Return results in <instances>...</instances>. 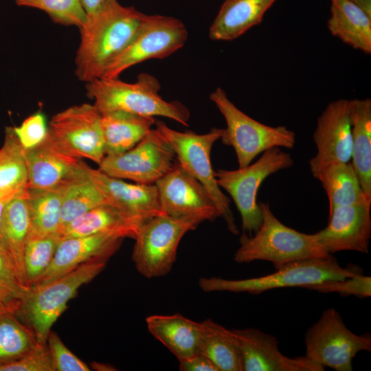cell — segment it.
Returning <instances> with one entry per match:
<instances>
[{
    "label": "cell",
    "instance_id": "obj_32",
    "mask_svg": "<svg viewBox=\"0 0 371 371\" xmlns=\"http://www.w3.org/2000/svg\"><path fill=\"white\" fill-rule=\"evenodd\" d=\"M27 186L25 150L12 127H7L0 148V197L22 192Z\"/></svg>",
    "mask_w": 371,
    "mask_h": 371
},
{
    "label": "cell",
    "instance_id": "obj_10",
    "mask_svg": "<svg viewBox=\"0 0 371 371\" xmlns=\"http://www.w3.org/2000/svg\"><path fill=\"white\" fill-rule=\"evenodd\" d=\"M306 356L336 371L352 370V359L361 351H371V335L349 330L333 308L325 310L305 335Z\"/></svg>",
    "mask_w": 371,
    "mask_h": 371
},
{
    "label": "cell",
    "instance_id": "obj_35",
    "mask_svg": "<svg viewBox=\"0 0 371 371\" xmlns=\"http://www.w3.org/2000/svg\"><path fill=\"white\" fill-rule=\"evenodd\" d=\"M21 7L36 8L47 13L53 21L79 30L87 19L80 0H14Z\"/></svg>",
    "mask_w": 371,
    "mask_h": 371
},
{
    "label": "cell",
    "instance_id": "obj_38",
    "mask_svg": "<svg viewBox=\"0 0 371 371\" xmlns=\"http://www.w3.org/2000/svg\"><path fill=\"white\" fill-rule=\"evenodd\" d=\"M46 344L54 371H89L88 365L76 356L51 330Z\"/></svg>",
    "mask_w": 371,
    "mask_h": 371
},
{
    "label": "cell",
    "instance_id": "obj_7",
    "mask_svg": "<svg viewBox=\"0 0 371 371\" xmlns=\"http://www.w3.org/2000/svg\"><path fill=\"white\" fill-rule=\"evenodd\" d=\"M155 124L172 148L179 164L205 188L229 231L238 235L230 201L217 184L210 159L212 148L221 138V128H213L207 133L197 134L175 131L161 120H155Z\"/></svg>",
    "mask_w": 371,
    "mask_h": 371
},
{
    "label": "cell",
    "instance_id": "obj_5",
    "mask_svg": "<svg viewBox=\"0 0 371 371\" xmlns=\"http://www.w3.org/2000/svg\"><path fill=\"white\" fill-rule=\"evenodd\" d=\"M113 254L98 256L56 280L30 287L19 313L33 328L39 341L46 343L52 326L65 311L69 301L82 285L104 270Z\"/></svg>",
    "mask_w": 371,
    "mask_h": 371
},
{
    "label": "cell",
    "instance_id": "obj_23",
    "mask_svg": "<svg viewBox=\"0 0 371 371\" xmlns=\"http://www.w3.org/2000/svg\"><path fill=\"white\" fill-rule=\"evenodd\" d=\"M276 0H225L209 30L213 41H232L258 25Z\"/></svg>",
    "mask_w": 371,
    "mask_h": 371
},
{
    "label": "cell",
    "instance_id": "obj_9",
    "mask_svg": "<svg viewBox=\"0 0 371 371\" xmlns=\"http://www.w3.org/2000/svg\"><path fill=\"white\" fill-rule=\"evenodd\" d=\"M293 165L290 154L274 147L245 168L214 171L217 184L230 195L240 213L244 234L252 236L261 225L262 214L256 196L262 183L271 175Z\"/></svg>",
    "mask_w": 371,
    "mask_h": 371
},
{
    "label": "cell",
    "instance_id": "obj_27",
    "mask_svg": "<svg viewBox=\"0 0 371 371\" xmlns=\"http://www.w3.org/2000/svg\"><path fill=\"white\" fill-rule=\"evenodd\" d=\"M330 33L354 49L371 52V16L350 0H331Z\"/></svg>",
    "mask_w": 371,
    "mask_h": 371
},
{
    "label": "cell",
    "instance_id": "obj_42",
    "mask_svg": "<svg viewBox=\"0 0 371 371\" xmlns=\"http://www.w3.org/2000/svg\"><path fill=\"white\" fill-rule=\"evenodd\" d=\"M18 194L0 197V246L3 247L4 249H5V247H4L3 240V223L5 210L8 203Z\"/></svg>",
    "mask_w": 371,
    "mask_h": 371
},
{
    "label": "cell",
    "instance_id": "obj_3",
    "mask_svg": "<svg viewBox=\"0 0 371 371\" xmlns=\"http://www.w3.org/2000/svg\"><path fill=\"white\" fill-rule=\"evenodd\" d=\"M158 80L148 74H140L133 83L115 78H100L86 85L87 95L102 114L121 111L143 116H161L188 126L190 113L178 101L168 102L159 94Z\"/></svg>",
    "mask_w": 371,
    "mask_h": 371
},
{
    "label": "cell",
    "instance_id": "obj_20",
    "mask_svg": "<svg viewBox=\"0 0 371 371\" xmlns=\"http://www.w3.org/2000/svg\"><path fill=\"white\" fill-rule=\"evenodd\" d=\"M123 239L115 234L99 233L60 240L49 267L32 286L56 280L98 256L115 253Z\"/></svg>",
    "mask_w": 371,
    "mask_h": 371
},
{
    "label": "cell",
    "instance_id": "obj_15",
    "mask_svg": "<svg viewBox=\"0 0 371 371\" xmlns=\"http://www.w3.org/2000/svg\"><path fill=\"white\" fill-rule=\"evenodd\" d=\"M313 138L317 153L308 163L314 177L329 164L350 162L352 154L350 100L339 99L328 104L317 118Z\"/></svg>",
    "mask_w": 371,
    "mask_h": 371
},
{
    "label": "cell",
    "instance_id": "obj_13",
    "mask_svg": "<svg viewBox=\"0 0 371 371\" xmlns=\"http://www.w3.org/2000/svg\"><path fill=\"white\" fill-rule=\"evenodd\" d=\"M176 161L172 148L155 128L128 150L106 155L98 165V170L110 177L137 183L155 184Z\"/></svg>",
    "mask_w": 371,
    "mask_h": 371
},
{
    "label": "cell",
    "instance_id": "obj_14",
    "mask_svg": "<svg viewBox=\"0 0 371 371\" xmlns=\"http://www.w3.org/2000/svg\"><path fill=\"white\" fill-rule=\"evenodd\" d=\"M156 186L163 213L172 217H196L213 221L221 217L203 185L177 161Z\"/></svg>",
    "mask_w": 371,
    "mask_h": 371
},
{
    "label": "cell",
    "instance_id": "obj_36",
    "mask_svg": "<svg viewBox=\"0 0 371 371\" xmlns=\"http://www.w3.org/2000/svg\"><path fill=\"white\" fill-rule=\"evenodd\" d=\"M30 289L20 282L7 252L0 246V311L19 313Z\"/></svg>",
    "mask_w": 371,
    "mask_h": 371
},
{
    "label": "cell",
    "instance_id": "obj_29",
    "mask_svg": "<svg viewBox=\"0 0 371 371\" xmlns=\"http://www.w3.org/2000/svg\"><path fill=\"white\" fill-rule=\"evenodd\" d=\"M328 199L329 214L336 207L371 202L366 196L358 175L351 162L333 163L322 168L315 176Z\"/></svg>",
    "mask_w": 371,
    "mask_h": 371
},
{
    "label": "cell",
    "instance_id": "obj_17",
    "mask_svg": "<svg viewBox=\"0 0 371 371\" xmlns=\"http://www.w3.org/2000/svg\"><path fill=\"white\" fill-rule=\"evenodd\" d=\"M241 350L243 371H324L306 356L289 357L278 348L276 337L259 329H232Z\"/></svg>",
    "mask_w": 371,
    "mask_h": 371
},
{
    "label": "cell",
    "instance_id": "obj_24",
    "mask_svg": "<svg viewBox=\"0 0 371 371\" xmlns=\"http://www.w3.org/2000/svg\"><path fill=\"white\" fill-rule=\"evenodd\" d=\"M106 155L122 153L134 147L152 129L153 117L116 111L101 114Z\"/></svg>",
    "mask_w": 371,
    "mask_h": 371
},
{
    "label": "cell",
    "instance_id": "obj_8",
    "mask_svg": "<svg viewBox=\"0 0 371 371\" xmlns=\"http://www.w3.org/2000/svg\"><path fill=\"white\" fill-rule=\"evenodd\" d=\"M203 222L196 217H172L161 214L146 221L135 238L132 261L146 278L164 276L176 260L179 244L183 236Z\"/></svg>",
    "mask_w": 371,
    "mask_h": 371
},
{
    "label": "cell",
    "instance_id": "obj_11",
    "mask_svg": "<svg viewBox=\"0 0 371 371\" xmlns=\"http://www.w3.org/2000/svg\"><path fill=\"white\" fill-rule=\"evenodd\" d=\"M100 120L93 104L72 106L52 117L46 137L65 154L99 165L105 157Z\"/></svg>",
    "mask_w": 371,
    "mask_h": 371
},
{
    "label": "cell",
    "instance_id": "obj_37",
    "mask_svg": "<svg viewBox=\"0 0 371 371\" xmlns=\"http://www.w3.org/2000/svg\"><path fill=\"white\" fill-rule=\"evenodd\" d=\"M306 289L322 293H338L342 296L352 295L358 297H368L371 296V278L358 273L344 280L322 282Z\"/></svg>",
    "mask_w": 371,
    "mask_h": 371
},
{
    "label": "cell",
    "instance_id": "obj_30",
    "mask_svg": "<svg viewBox=\"0 0 371 371\" xmlns=\"http://www.w3.org/2000/svg\"><path fill=\"white\" fill-rule=\"evenodd\" d=\"M62 186L25 190L30 227L28 236H46L58 233L62 207Z\"/></svg>",
    "mask_w": 371,
    "mask_h": 371
},
{
    "label": "cell",
    "instance_id": "obj_34",
    "mask_svg": "<svg viewBox=\"0 0 371 371\" xmlns=\"http://www.w3.org/2000/svg\"><path fill=\"white\" fill-rule=\"evenodd\" d=\"M60 240L58 233L46 236H27L24 263L30 288L49 267Z\"/></svg>",
    "mask_w": 371,
    "mask_h": 371
},
{
    "label": "cell",
    "instance_id": "obj_4",
    "mask_svg": "<svg viewBox=\"0 0 371 371\" xmlns=\"http://www.w3.org/2000/svg\"><path fill=\"white\" fill-rule=\"evenodd\" d=\"M360 273L352 268L341 267L332 255L291 262L276 271L260 277L227 280L221 278H201L199 286L204 292L227 291L260 294L284 287H303L329 280H344Z\"/></svg>",
    "mask_w": 371,
    "mask_h": 371
},
{
    "label": "cell",
    "instance_id": "obj_26",
    "mask_svg": "<svg viewBox=\"0 0 371 371\" xmlns=\"http://www.w3.org/2000/svg\"><path fill=\"white\" fill-rule=\"evenodd\" d=\"M25 190L14 197L5 207L3 223V240L5 249L19 280L24 286L30 289L24 263L25 244L30 227Z\"/></svg>",
    "mask_w": 371,
    "mask_h": 371
},
{
    "label": "cell",
    "instance_id": "obj_28",
    "mask_svg": "<svg viewBox=\"0 0 371 371\" xmlns=\"http://www.w3.org/2000/svg\"><path fill=\"white\" fill-rule=\"evenodd\" d=\"M201 324L199 353L207 357L218 371H243L240 348L232 330L211 319Z\"/></svg>",
    "mask_w": 371,
    "mask_h": 371
},
{
    "label": "cell",
    "instance_id": "obj_43",
    "mask_svg": "<svg viewBox=\"0 0 371 371\" xmlns=\"http://www.w3.org/2000/svg\"><path fill=\"white\" fill-rule=\"evenodd\" d=\"M111 0H80L81 4L86 12L87 15H89Z\"/></svg>",
    "mask_w": 371,
    "mask_h": 371
},
{
    "label": "cell",
    "instance_id": "obj_33",
    "mask_svg": "<svg viewBox=\"0 0 371 371\" xmlns=\"http://www.w3.org/2000/svg\"><path fill=\"white\" fill-rule=\"evenodd\" d=\"M15 314L0 315V363L20 358L43 343L28 324L14 317Z\"/></svg>",
    "mask_w": 371,
    "mask_h": 371
},
{
    "label": "cell",
    "instance_id": "obj_16",
    "mask_svg": "<svg viewBox=\"0 0 371 371\" xmlns=\"http://www.w3.org/2000/svg\"><path fill=\"white\" fill-rule=\"evenodd\" d=\"M371 202L336 207L329 214L327 226L314 234L329 254L342 251L369 252L371 237Z\"/></svg>",
    "mask_w": 371,
    "mask_h": 371
},
{
    "label": "cell",
    "instance_id": "obj_41",
    "mask_svg": "<svg viewBox=\"0 0 371 371\" xmlns=\"http://www.w3.org/2000/svg\"><path fill=\"white\" fill-rule=\"evenodd\" d=\"M179 363L181 371H218L215 365L201 353H197Z\"/></svg>",
    "mask_w": 371,
    "mask_h": 371
},
{
    "label": "cell",
    "instance_id": "obj_2",
    "mask_svg": "<svg viewBox=\"0 0 371 371\" xmlns=\"http://www.w3.org/2000/svg\"><path fill=\"white\" fill-rule=\"evenodd\" d=\"M262 223L253 236L243 234L234 260L239 264L256 260L271 262L276 269L301 260L331 256L320 245L314 234L300 232L283 224L272 212L268 203H258Z\"/></svg>",
    "mask_w": 371,
    "mask_h": 371
},
{
    "label": "cell",
    "instance_id": "obj_40",
    "mask_svg": "<svg viewBox=\"0 0 371 371\" xmlns=\"http://www.w3.org/2000/svg\"><path fill=\"white\" fill-rule=\"evenodd\" d=\"M22 147L32 148L41 144L46 137L48 126L44 114L36 112L23 120L19 126L12 127Z\"/></svg>",
    "mask_w": 371,
    "mask_h": 371
},
{
    "label": "cell",
    "instance_id": "obj_21",
    "mask_svg": "<svg viewBox=\"0 0 371 371\" xmlns=\"http://www.w3.org/2000/svg\"><path fill=\"white\" fill-rule=\"evenodd\" d=\"M145 222L111 205H99L75 218L58 232L61 240L99 233L135 238Z\"/></svg>",
    "mask_w": 371,
    "mask_h": 371
},
{
    "label": "cell",
    "instance_id": "obj_22",
    "mask_svg": "<svg viewBox=\"0 0 371 371\" xmlns=\"http://www.w3.org/2000/svg\"><path fill=\"white\" fill-rule=\"evenodd\" d=\"M150 334L179 361L199 353L202 326L181 314L152 315L146 318Z\"/></svg>",
    "mask_w": 371,
    "mask_h": 371
},
{
    "label": "cell",
    "instance_id": "obj_18",
    "mask_svg": "<svg viewBox=\"0 0 371 371\" xmlns=\"http://www.w3.org/2000/svg\"><path fill=\"white\" fill-rule=\"evenodd\" d=\"M25 150V149H24ZM27 188L59 187L81 175L87 166L57 148L47 137L38 145L25 150Z\"/></svg>",
    "mask_w": 371,
    "mask_h": 371
},
{
    "label": "cell",
    "instance_id": "obj_12",
    "mask_svg": "<svg viewBox=\"0 0 371 371\" xmlns=\"http://www.w3.org/2000/svg\"><path fill=\"white\" fill-rule=\"evenodd\" d=\"M188 36L186 25L179 19L146 15L135 36L109 65L102 78H118L122 72L139 63L165 58L181 48Z\"/></svg>",
    "mask_w": 371,
    "mask_h": 371
},
{
    "label": "cell",
    "instance_id": "obj_6",
    "mask_svg": "<svg viewBox=\"0 0 371 371\" xmlns=\"http://www.w3.org/2000/svg\"><path fill=\"white\" fill-rule=\"evenodd\" d=\"M226 122L221 128L223 144L232 146L236 155L239 168L249 166L260 153L274 148L294 147L295 133L285 126H271L251 118L228 98L225 91L216 88L210 95Z\"/></svg>",
    "mask_w": 371,
    "mask_h": 371
},
{
    "label": "cell",
    "instance_id": "obj_19",
    "mask_svg": "<svg viewBox=\"0 0 371 371\" xmlns=\"http://www.w3.org/2000/svg\"><path fill=\"white\" fill-rule=\"evenodd\" d=\"M87 172L111 205L146 222L164 214L155 184L129 183L89 166Z\"/></svg>",
    "mask_w": 371,
    "mask_h": 371
},
{
    "label": "cell",
    "instance_id": "obj_44",
    "mask_svg": "<svg viewBox=\"0 0 371 371\" xmlns=\"http://www.w3.org/2000/svg\"><path fill=\"white\" fill-rule=\"evenodd\" d=\"M371 16V0H350Z\"/></svg>",
    "mask_w": 371,
    "mask_h": 371
},
{
    "label": "cell",
    "instance_id": "obj_39",
    "mask_svg": "<svg viewBox=\"0 0 371 371\" xmlns=\"http://www.w3.org/2000/svg\"><path fill=\"white\" fill-rule=\"evenodd\" d=\"M0 371H54L47 344H39L27 355L0 363Z\"/></svg>",
    "mask_w": 371,
    "mask_h": 371
},
{
    "label": "cell",
    "instance_id": "obj_31",
    "mask_svg": "<svg viewBox=\"0 0 371 371\" xmlns=\"http://www.w3.org/2000/svg\"><path fill=\"white\" fill-rule=\"evenodd\" d=\"M85 170L62 186L61 218L59 231L69 223L103 204H111ZM58 231V232H59Z\"/></svg>",
    "mask_w": 371,
    "mask_h": 371
},
{
    "label": "cell",
    "instance_id": "obj_25",
    "mask_svg": "<svg viewBox=\"0 0 371 371\" xmlns=\"http://www.w3.org/2000/svg\"><path fill=\"white\" fill-rule=\"evenodd\" d=\"M352 130V165L362 190L371 201V100H350Z\"/></svg>",
    "mask_w": 371,
    "mask_h": 371
},
{
    "label": "cell",
    "instance_id": "obj_1",
    "mask_svg": "<svg viewBox=\"0 0 371 371\" xmlns=\"http://www.w3.org/2000/svg\"><path fill=\"white\" fill-rule=\"evenodd\" d=\"M145 14L111 0L87 15L80 29L76 75L86 83L103 76L112 61L128 45L140 29Z\"/></svg>",
    "mask_w": 371,
    "mask_h": 371
}]
</instances>
